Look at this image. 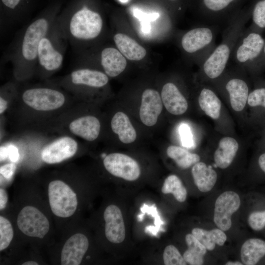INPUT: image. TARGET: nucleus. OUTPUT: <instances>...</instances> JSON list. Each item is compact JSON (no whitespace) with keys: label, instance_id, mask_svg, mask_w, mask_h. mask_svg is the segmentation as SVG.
Instances as JSON below:
<instances>
[{"label":"nucleus","instance_id":"c85d7f7f","mask_svg":"<svg viewBox=\"0 0 265 265\" xmlns=\"http://www.w3.org/2000/svg\"><path fill=\"white\" fill-rule=\"evenodd\" d=\"M185 239L188 248L183 257L186 262L191 265H203L206 248L192 234H187Z\"/></svg>","mask_w":265,"mask_h":265},{"label":"nucleus","instance_id":"a19ab883","mask_svg":"<svg viewBox=\"0 0 265 265\" xmlns=\"http://www.w3.org/2000/svg\"><path fill=\"white\" fill-rule=\"evenodd\" d=\"M8 201V195L6 190L2 188H0V210H3L6 206Z\"/></svg>","mask_w":265,"mask_h":265},{"label":"nucleus","instance_id":"412c9836","mask_svg":"<svg viewBox=\"0 0 265 265\" xmlns=\"http://www.w3.org/2000/svg\"><path fill=\"white\" fill-rule=\"evenodd\" d=\"M238 148V143L234 138L226 136L221 138L214 154L216 165L221 169L228 167L232 163Z\"/></svg>","mask_w":265,"mask_h":265},{"label":"nucleus","instance_id":"f257e3e1","mask_svg":"<svg viewBox=\"0 0 265 265\" xmlns=\"http://www.w3.org/2000/svg\"><path fill=\"white\" fill-rule=\"evenodd\" d=\"M248 13L237 14L226 24L220 43L216 46L201 64L203 78L211 80L218 79L227 68L236 43L247 22Z\"/></svg>","mask_w":265,"mask_h":265},{"label":"nucleus","instance_id":"3c124183","mask_svg":"<svg viewBox=\"0 0 265 265\" xmlns=\"http://www.w3.org/2000/svg\"><path fill=\"white\" fill-rule=\"evenodd\" d=\"M263 54H264V56H265V46H264V48Z\"/></svg>","mask_w":265,"mask_h":265},{"label":"nucleus","instance_id":"20e7f679","mask_svg":"<svg viewBox=\"0 0 265 265\" xmlns=\"http://www.w3.org/2000/svg\"><path fill=\"white\" fill-rule=\"evenodd\" d=\"M52 23L46 18H40L27 26L22 37L16 62L30 65L37 61L40 42L51 29Z\"/></svg>","mask_w":265,"mask_h":265},{"label":"nucleus","instance_id":"9d476101","mask_svg":"<svg viewBox=\"0 0 265 265\" xmlns=\"http://www.w3.org/2000/svg\"><path fill=\"white\" fill-rule=\"evenodd\" d=\"M239 195L233 191L221 193L215 202L213 220L218 228L224 231L232 226V215L239 208Z\"/></svg>","mask_w":265,"mask_h":265},{"label":"nucleus","instance_id":"dca6fc26","mask_svg":"<svg viewBox=\"0 0 265 265\" xmlns=\"http://www.w3.org/2000/svg\"><path fill=\"white\" fill-rule=\"evenodd\" d=\"M224 86L232 108L237 112L242 111L247 103L249 94L246 81L240 76L230 75L226 80Z\"/></svg>","mask_w":265,"mask_h":265},{"label":"nucleus","instance_id":"c756f323","mask_svg":"<svg viewBox=\"0 0 265 265\" xmlns=\"http://www.w3.org/2000/svg\"><path fill=\"white\" fill-rule=\"evenodd\" d=\"M166 154L179 167L183 169L188 168L200 160L198 154L190 153L187 150L176 145L168 146Z\"/></svg>","mask_w":265,"mask_h":265},{"label":"nucleus","instance_id":"f03ea898","mask_svg":"<svg viewBox=\"0 0 265 265\" xmlns=\"http://www.w3.org/2000/svg\"><path fill=\"white\" fill-rule=\"evenodd\" d=\"M218 25H203L185 33L181 38L183 51L201 65L215 47Z\"/></svg>","mask_w":265,"mask_h":265},{"label":"nucleus","instance_id":"b1692460","mask_svg":"<svg viewBox=\"0 0 265 265\" xmlns=\"http://www.w3.org/2000/svg\"><path fill=\"white\" fill-rule=\"evenodd\" d=\"M111 127L123 143H132L136 138L134 128L127 115L122 111H118L114 115L111 121Z\"/></svg>","mask_w":265,"mask_h":265},{"label":"nucleus","instance_id":"5701e85b","mask_svg":"<svg viewBox=\"0 0 265 265\" xmlns=\"http://www.w3.org/2000/svg\"><path fill=\"white\" fill-rule=\"evenodd\" d=\"M191 174L195 185L201 192L210 191L216 182L215 171L203 162L199 161L193 165Z\"/></svg>","mask_w":265,"mask_h":265},{"label":"nucleus","instance_id":"6ab92c4d","mask_svg":"<svg viewBox=\"0 0 265 265\" xmlns=\"http://www.w3.org/2000/svg\"><path fill=\"white\" fill-rule=\"evenodd\" d=\"M101 124L94 116L86 115L73 120L69 125L72 133L87 141L95 140L99 135Z\"/></svg>","mask_w":265,"mask_h":265},{"label":"nucleus","instance_id":"4be33fe9","mask_svg":"<svg viewBox=\"0 0 265 265\" xmlns=\"http://www.w3.org/2000/svg\"><path fill=\"white\" fill-rule=\"evenodd\" d=\"M71 80L75 85L100 88L107 83L108 78L106 74L101 71L89 69H80L71 73Z\"/></svg>","mask_w":265,"mask_h":265},{"label":"nucleus","instance_id":"c9c22d12","mask_svg":"<svg viewBox=\"0 0 265 265\" xmlns=\"http://www.w3.org/2000/svg\"><path fill=\"white\" fill-rule=\"evenodd\" d=\"M250 228L254 231H261L265 227V211L251 213L248 218Z\"/></svg>","mask_w":265,"mask_h":265},{"label":"nucleus","instance_id":"e433bc0d","mask_svg":"<svg viewBox=\"0 0 265 265\" xmlns=\"http://www.w3.org/2000/svg\"><path fill=\"white\" fill-rule=\"evenodd\" d=\"M179 132L183 145L186 147L192 146L193 137L188 126L186 124H182L180 127Z\"/></svg>","mask_w":265,"mask_h":265},{"label":"nucleus","instance_id":"ea45409f","mask_svg":"<svg viewBox=\"0 0 265 265\" xmlns=\"http://www.w3.org/2000/svg\"><path fill=\"white\" fill-rule=\"evenodd\" d=\"M8 150V157L10 160L13 162L18 161L19 157L18 149L13 145L7 146Z\"/></svg>","mask_w":265,"mask_h":265},{"label":"nucleus","instance_id":"09e8293b","mask_svg":"<svg viewBox=\"0 0 265 265\" xmlns=\"http://www.w3.org/2000/svg\"><path fill=\"white\" fill-rule=\"evenodd\" d=\"M143 215H144V214H142L141 215H139L138 217V220L139 221H142L143 218Z\"/></svg>","mask_w":265,"mask_h":265},{"label":"nucleus","instance_id":"f3484780","mask_svg":"<svg viewBox=\"0 0 265 265\" xmlns=\"http://www.w3.org/2000/svg\"><path fill=\"white\" fill-rule=\"evenodd\" d=\"M161 98L165 108L172 114L182 115L187 109L188 103L186 98L173 82H167L163 85Z\"/></svg>","mask_w":265,"mask_h":265},{"label":"nucleus","instance_id":"cd10ccee","mask_svg":"<svg viewBox=\"0 0 265 265\" xmlns=\"http://www.w3.org/2000/svg\"><path fill=\"white\" fill-rule=\"evenodd\" d=\"M191 234L209 251L213 250L216 244L223 245L227 239L224 231L219 228L207 231L195 228L192 230Z\"/></svg>","mask_w":265,"mask_h":265},{"label":"nucleus","instance_id":"4c0bfd02","mask_svg":"<svg viewBox=\"0 0 265 265\" xmlns=\"http://www.w3.org/2000/svg\"><path fill=\"white\" fill-rule=\"evenodd\" d=\"M17 166L14 163L4 164L0 167V176L9 180L13 176L16 170Z\"/></svg>","mask_w":265,"mask_h":265},{"label":"nucleus","instance_id":"c03bdc74","mask_svg":"<svg viewBox=\"0 0 265 265\" xmlns=\"http://www.w3.org/2000/svg\"><path fill=\"white\" fill-rule=\"evenodd\" d=\"M258 163L261 169L265 173V153L260 155L258 159Z\"/></svg>","mask_w":265,"mask_h":265},{"label":"nucleus","instance_id":"58836bf2","mask_svg":"<svg viewBox=\"0 0 265 265\" xmlns=\"http://www.w3.org/2000/svg\"><path fill=\"white\" fill-rule=\"evenodd\" d=\"M134 14L138 18H140L144 20L151 21L156 20L159 16V14L157 13L146 14L137 9L134 10Z\"/></svg>","mask_w":265,"mask_h":265},{"label":"nucleus","instance_id":"a211bd4d","mask_svg":"<svg viewBox=\"0 0 265 265\" xmlns=\"http://www.w3.org/2000/svg\"><path fill=\"white\" fill-rule=\"evenodd\" d=\"M237 0H202L203 19L211 25L229 22L226 11Z\"/></svg>","mask_w":265,"mask_h":265},{"label":"nucleus","instance_id":"37998d69","mask_svg":"<svg viewBox=\"0 0 265 265\" xmlns=\"http://www.w3.org/2000/svg\"><path fill=\"white\" fill-rule=\"evenodd\" d=\"M8 157V150L7 146H0V161L4 160Z\"/></svg>","mask_w":265,"mask_h":265},{"label":"nucleus","instance_id":"a18cd8bd","mask_svg":"<svg viewBox=\"0 0 265 265\" xmlns=\"http://www.w3.org/2000/svg\"><path fill=\"white\" fill-rule=\"evenodd\" d=\"M7 106V101L2 97L0 98V113L1 114L6 110Z\"/></svg>","mask_w":265,"mask_h":265},{"label":"nucleus","instance_id":"72a5a7b5","mask_svg":"<svg viewBox=\"0 0 265 265\" xmlns=\"http://www.w3.org/2000/svg\"><path fill=\"white\" fill-rule=\"evenodd\" d=\"M253 29L265 28V0L258 1L254 5L252 12Z\"/></svg>","mask_w":265,"mask_h":265},{"label":"nucleus","instance_id":"4468645a","mask_svg":"<svg viewBox=\"0 0 265 265\" xmlns=\"http://www.w3.org/2000/svg\"><path fill=\"white\" fill-rule=\"evenodd\" d=\"M89 246L86 236L76 233L71 236L65 242L61 252V265H80Z\"/></svg>","mask_w":265,"mask_h":265},{"label":"nucleus","instance_id":"f704fd0d","mask_svg":"<svg viewBox=\"0 0 265 265\" xmlns=\"http://www.w3.org/2000/svg\"><path fill=\"white\" fill-rule=\"evenodd\" d=\"M247 104L251 107L262 106L265 108V88H258L249 93Z\"/></svg>","mask_w":265,"mask_h":265},{"label":"nucleus","instance_id":"de8ad7c7","mask_svg":"<svg viewBox=\"0 0 265 265\" xmlns=\"http://www.w3.org/2000/svg\"><path fill=\"white\" fill-rule=\"evenodd\" d=\"M38 264L36 262L29 261L24 262L22 264V265H38Z\"/></svg>","mask_w":265,"mask_h":265},{"label":"nucleus","instance_id":"f8f14e48","mask_svg":"<svg viewBox=\"0 0 265 265\" xmlns=\"http://www.w3.org/2000/svg\"><path fill=\"white\" fill-rule=\"evenodd\" d=\"M78 150V144L72 138L61 137L47 145L41 152L43 161L49 164L59 163L73 157Z\"/></svg>","mask_w":265,"mask_h":265},{"label":"nucleus","instance_id":"0eeeda50","mask_svg":"<svg viewBox=\"0 0 265 265\" xmlns=\"http://www.w3.org/2000/svg\"><path fill=\"white\" fill-rule=\"evenodd\" d=\"M17 223L20 230L30 237L42 238L50 229L47 217L39 209L32 206H26L20 211Z\"/></svg>","mask_w":265,"mask_h":265},{"label":"nucleus","instance_id":"1a4fd4ad","mask_svg":"<svg viewBox=\"0 0 265 265\" xmlns=\"http://www.w3.org/2000/svg\"><path fill=\"white\" fill-rule=\"evenodd\" d=\"M103 163L110 174L126 181H135L141 174L137 162L126 154L119 153L109 154L105 156Z\"/></svg>","mask_w":265,"mask_h":265},{"label":"nucleus","instance_id":"423d86ee","mask_svg":"<svg viewBox=\"0 0 265 265\" xmlns=\"http://www.w3.org/2000/svg\"><path fill=\"white\" fill-rule=\"evenodd\" d=\"M48 198L52 212L58 217H70L77 210V194L69 186L62 181L54 180L49 183Z\"/></svg>","mask_w":265,"mask_h":265},{"label":"nucleus","instance_id":"ddd939ff","mask_svg":"<svg viewBox=\"0 0 265 265\" xmlns=\"http://www.w3.org/2000/svg\"><path fill=\"white\" fill-rule=\"evenodd\" d=\"M163 107L161 96L159 92L152 89L145 90L141 97L139 116L142 123L152 127L157 122Z\"/></svg>","mask_w":265,"mask_h":265},{"label":"nucleus","instance_id":"7c9ffc66","mask_svg":"<svg viewBox=\"0 0 265 265\" xmlns=\"http://www.w3.org/2000/svg\"><path fill=\"white\" fill-rule=\"evenodd\" d=\"M163 194H172L179 202H184L187 197V190L181 179L175 175L168 176L164 180L161 187Z\"/></svg>","mask_w":265,"mask_h":265},{"label":"nucleus","instance_id":"2f4dec72","mask_svg":"<svg viewBox=\"0 0 265 265\" xmlns=\"http://www.w3.org/2000/svg\"><path fill=\"white\" fill-rule=\"evenodd\" d=\"M14 236L13 227L10 222L2 216H0V251L5 249L9 245Z\"/></svg>","mask_w":265,"mask_h":265},{"label":"nucleus","instance_id":"7ed1b4c3","mask_svg":"<svg viewBox=\"0 0 265 265\" xmlns=\"http://www.w3.org/2000/svg\"><path fill=\"white\" fill-rule=\"evenodd\" d=\"M265 43L255 29L251 27L244 28L236 43L230 60L243 69L251 68L263 53Z\"/></svg>","mask_w":265,"mask_h":265},{"label":"nucleus","instance_id":"393cba45","mask_svg":"<svg viewBox=\"0 0 265 265\" xmlns=\"http://www.w3.org/2000/svg\"><path fill=\"white\" fill-rule=\"evenodd\" d=\"M113 39L119 51L128 59L138 61L145 56L146 50L128 35L117 33Z\"/></svg>","mask_w":265,"mask_h":265},{"label":"nucleus","instance_id":"49530a36","mask_svg":"<svg viewBox=\"0 0 265 265\" xmlns=\"http://www.w3.org/2000/svg\"><path fill=\"white\" fill-rule=\"evenodd\" d=\"M225 265H242L243 263L238 262V261H235V262L229 261L227 262Z\"/></svg>","mask_w":265,"mask_h":265},{"label":"nucleus","instance_id":"39448f33","mask_svg":"<svg viewBox=\"0 0 265 265\" xmlns=\"http://www.w3.org/2000/svg\"><path fill=\"white\" fill-rule=\"evenodd\" d=\"M103 20L97 12L83 8L75 12L68 23L71 36L78 40L93 39L100 34Z\"/></svg>","mask_w":265,"mask_h":265},{"label":"nucleus","instance_id":"2eb2a0df","mask_svg":"<svg viewBox=\"0 0 265 265\" xmlns=\"http://www.w3.org/2000/svg\"><path fill=\"white\" fill-rule=\"evenodd\" d=\"M105 231L107 239L113 243L122 242L125 238L126 231L123 215L120 208L110 205L104 212Z\"/></svg>","mask_w":265,"mask_h":265},{"label":"nucleus","instance_id":"8fccbe9b","mask_svg":"<svg viewBox=\"0 0 265 265\" xmlns=\"http://www.w3.org/2000/svg\"><path fill=\"white\" fill-rule=\"evenodd\" d=\"M119 0L122 3H126L128 1V0Z\"/></svg>","mask_w":265,"mask_h":265},{"label":"nucleus","instance_id":"603ef678","mask_svg":"<svg viewBox=\"0 0 265 265\" xmlns=\"http://www.w3.org/2000/svg\"><path fill=\"white\" fill-rule=\"evenodd\" d=\"M173 0V1H174V0Z\"/></svg>","mask_w":265,"mask_h":265},{"label":"nucleus","instance_id":"6e6552de","mask_svg":"<svg viewBox=\"0 0 265 265\" xmlns=\"http://www.w3.org/2000/svg\"><path fill=\"white\" fill-rule=\"evenodd\" d=\"M24 102L38 111H50L60 107L65 103L64 95L60 91L48 88L26 90L22 95Z\"/></svg>","mask_w":265,"mask_h":265},{"label":"nucleus","instance_id":"a878e982","mask_svg":"<svg viewBox=\"0 0 265 265\" xmlns=\"http://www.w3.org/2000/svg\"><path fill=\"white\" fill-rule=\"evenodd\" d=\"M265 256V241L252 238L246 240L240 250L242 263L245 265H255Z\"/></svg>","mask_w":265,"mask_h":265},{"label":"nucleus","instance_id":"79ce46f5","mask_svg":"<svg viewBox=\"0 0 265 265\" xmlns=\"http://www.w3.org/2000/svg\"><path fill=\"white\" fill-rule=\"evenodd\" d=\"M2 2L6 7L14 9L19 4L21 0H1Z\"/></svg>","mask_w":265,"mask_h":265},{"label":"nucleus","instance_id":"aec40b11","mask_svg":"<svg viewBox=\"0 0 265 265\" xmlns=\"http://www.w3.org/2000/svg\"><path fill=\"white\" fill-rule=\"evenodd\" d=\"M101 63L107 76L115 77L125 70L127 62L119 50L109 47L105 48L102 51Z\"/></svg>","mask_w":265,"mask_h":265},{"label":"nucleus","instance_id":"473e14b6","mask_svg":"<svg viewBox=\"0 0 265 265\" xmlns=\"http://www.w3.org/2000/svg\"><path fill=\"white\" fill-rule=\"evenodd\" d=\"M165 265H186L187 263L178 249L173 245L167 246L163 253Z\"/></svg>","mask_w":265,"mask_h":265},{"label":"nucleus","instance_id":"bb28decb","mask_svg":"<svg viewBox=\"0 0 265 265\" xmlns=\"http://www.w3.org/2000/svg\"><path fill=\"white\" fill-rule=\"evenodd\" d=\"M198 103L201 109L212 119L217 120L220 115L221 103L211 89L203 87L199 92Z\"/></svg>","mask_w":265,"mask_h":265},{"label":"nucleus","instance_id":"9b49d317","mask_svg":"<svg viewBox=\"0 0 265 265\" xmlns=\"http://www.w3.org/2000/svg\"><path fill=\"white\" fill-rule=\"evenodd\" d=\"M49 32L40 42L37 61L43 68L51 72L57 70L62 65L63 53Z\"/></svg>","mask_w":265,"mask_h":265}]
</instances>
